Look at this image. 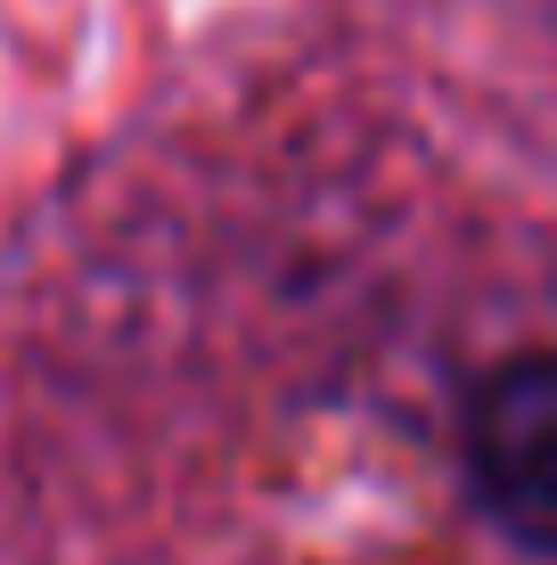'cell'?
I'll use <instances>...</instances> for the list:
<instances>
[{"instance_id": "obj_1", "label": "cell", "mask_w": 557, "mask_h": 565, "mask_svg": "<svg viewBox=\"0 0 557 565\" xmlns=\"http://www.w3.org/2000/svg\"><path fill=\"white\" fill-rule=\"evenodd\" d=\"M468 492L516 550L557 557V344H508L459 411Z\"/></svg>"}]
</instances>
